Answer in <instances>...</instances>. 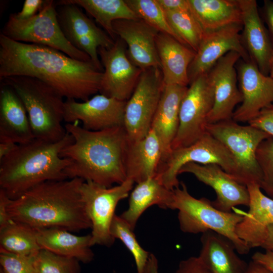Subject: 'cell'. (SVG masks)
<instances>
[{"label": "cell", "instance_id": "cell-5", "mask_svg": "<svg viewBox=\"0 0 273 273\" xmlns=\"http://www.w3.org/2000/svg\"><path fill=\"white\" fill-rule=\"evenodd\" d=\"M11 86L21 99L27 112L34 136L56 142L66 134L63 97L54 88L37 79L12 76L1 80Z\"/></svg>", "mask_w": 273, "mask_h": 273}, {"label": "cell", "instance_id": "cell-45", "mask_svg": "<svg viewBox=\"0 0 273 273\" xmlns=\"http://www.w3.org/2000/svg\"><path fill=\"white\" fill-rule=\"evenodd\" d=\"M244 273H273L262 264L251 260Z\"/></svg>", "mask_w": 273, "mask_h": 273}, {"label": "cell", "instance_id": "cell-20", "mask_svg": "<svg viewBox=\"0 0 273 273\" xmlns=\"http://www.w3.org/2000/svg\"><path fill=\"white\" fill-rule=\"evenodd\" d=\"M114 32L127 46L130 61L143 71L161 68L156 38L159 32L143 20H118L112 24Z\"/></svg>", "mask_w": 273, "mask_h": 273}, {"label": "cell", "instance_id": "cell-50", "mask_svg": "<svg viewBox=\"0 0 273 273\" xmlns=\"http://www.w3.org/2000/svg\"><path fill=\"white\" fill-rule=\"evenodd\" d=\"M269 73H270V76L273 78V53L272 55V57L270 61V68H269Z\"/></svg>", "mask_w": 273, "mask_h": 273}, {"label": "cell", "instance_id": "cell-42", "mask_svg": "<svg viewBox=\"0 0 273 273\" xmlns=\"http://www.w3.org/2000/svg\"><path fill=\"white\" fill-rule=\"evenodd\" d=\"M11 200L5 192L0 189V230L14 221L11 218L8 211V206Z\"/></svg>", "mask_w": 273, "mask_h": 273}, {"label": "cell", "instance_id": "cell-46", "mask_svg": "<svg viewBox=\"0 0 273 273\" xmlns=\"http://www.w3.org/2000/svg\"><path fill=\"white\" fill-rule=\"evenodd\" d=\"M18 145L15 143L10 141L0 142V160L14 151Z\"/></svg>", "mask_w": 273, "mask_h": 273}, {"label": "cell", "instance_id": "cell-27", "mask_svg": "<svg viewBox=\"0 0 273 273\" xmlns=\"http://www.w3.org/2000/svg\"><path fill=\"white\" fill-rule=\"evenodd\" d=\"M162 155L159 140L151 128L142 139L129 142L126 158L127 179L138 184L155 176L161 162Z\"/></svg>", "mask_w": 273, "mask_h": 273}, {"label": "cell", "instance_id": "cell-36", "mask_svg": "<svg viewBox=\"0 0 273 273\" xmlns=\"http://www.w3.org/2000/svg\"><path fill=\"white\" fill-rule=\"evenodd\" d=\"M79 262L44 249L33 257L35 273H81Z\"/></svg>", "mask_w": 273, "mask_h": 273}, {"label": "cell", "instance_id": "cell-8", "mask_svg": "<svg viewBox=\"0 0 273 273\" xmlns=\"http://www.w3.org/2000/svg\"><path fill=\"white\" fill-rule=\"evenodd\" d=\"M1 33L16 41L53 48L77 60L92 61L88 55L74 47L65 38L54 1H45L40 11L27 19H18L14 13L11 14Z\"/></svg>", "mask_w": 273, "mask_h": 273}, {"label": "cell", "instance_id": "cell-35", "mask_svg": "<svg viewBox=\"0 0 273 273\" xmlns=\"http://www.w3.org/2000/svg\"><path fill=\"white\" fill-rule=\"evenodd\" d=\"M125 1L139 19L143 20L159 32L170 35L183 44L170 26L164 12L157 0Z\"/></svg>", "mask_w": 273, "mask_h": 273}, {"label": "cell", "instance_id": "cell-23", "mask_svg": "<svg viewBox=\"0 0 273 273\" xmlns=\"http://www.w3.org/2000/svg\"><path fill=\"white\" fill-rule=\"evenodd\" d=\"M34 138L21 99L11 86L1 82L0 142L10 141L20 145Z\"/></svg>", "mask_w": 273, "mask_h": 273}, {"label": "cell", "instance_id": "cell-43", "mask_svg": "<svg viewBox=\"0 0 273 273\" xmlns=\"http://www.w3.org/2000/svg\"><path fill=\"white\" fill-rule=\"evenodd\" d=\"M164 12L190 10L188 0H157Z\"/></svg>", "mask_w": 273, "mask_h": 273}, {"label": "cell", "instance_id": "cell-28", "mask_svg": "<svg viewBox=\"0 0 273 273\" xmlns=\"http://www.w3.org/2000/svg\"><path fill=\"white\" fill-rule=\"evenodd\" d=\"M173 193L156 175L137 184L131 192L128 207L120 215L134 230L143 213L150 207L173 210Z\"/></svg>", "mask_w": 273, "mask_h": 273}, {"label": "cell", "instance_id": "cell-26", "mask_svg": "<svg viewBox=\"0 0 273 273\" xmlns=\"http://www.w3.org/2000/svg\"><path fill=\"white\" fill-rule=\"evenodd\" d=\"M199 258L213 273H244L248 263L228 238L212 231L202 234ZM238 253V252H237Z\"/></svg>", "mask_w": 273, "mask_h": 273}, {"label": "cell", "instance_id": "cell-10", "mask_svg": "<svg viewBox=\"0 0 273 273\" xmlns=\"http://www.w3.org/2000/svg\"><path fill=\"white\" fill-rule=\"evenodd\" d=\"M134 182L127 179L121 184L107 188L91 181H84L80 192L92 223L91 245L109 247L115 239L110 233L111 224L119 201L127 198Z\"/></svg>", "mask_w": 273, "mask_h": 273}, {"label": "cell", "instance_id": "cell-41", "mask_svg": "<svg viewBox=\"0 0 273 273\" xmlns=\"http://www.w3.org/2000/svg\"><path fill=\"white\" fill-rule=\"evenodd\" d=\"M44 2L43 0H25L21 10L17 13H14L15 16L20 20L29 19L40 11Z\"/></svg>", "mask_w": 273, "mask_h": 273}, {"label": "cell", "instance_id": "cell-25", "mask_svg": "<svg viewBox=\"0 0 273 273\" xmlns=\"http://www.w3.org/2000/svg\"><path fill=\"white\" fill-rule=\"evenodd\" d=\"M156 44L164 85L188 86V69L196 52L170 35L159 32Z\"/></svg>", "mask_w": 273, "mask_h": 273}, {"label": "cell", "instance_id": "cell-38", "mask_svg": "<svg viewBox=\"0 0 273 273\" xmlns=\"http://www.w3.org/2000/svg\"><path fill=\"white\" fill-rule=\"evenodd\" d=\"M0 264L3 273H35L33 257L0 251Z\"/></svg>", "mask_w": 273, "mask_h": 273}, {"label": "cell", "instance_id": "cell-33", "mask_svg": "<svg viewBox=\"0 0 273 273\" xmlns=\"http://www.w3.org/2000/svg\"><path fill=\"white\" fill-rule=\"evenodd\" d=\"M164 13L170 26L182 43L196 53L204 31L190 9Z\"/></svg>", "mask_w": 273, "mask_h": 273}, {"label": "cell", "instance_id": "cell-15", "mask_svg": "<svg viewBox=\"0 0 273 273\" xmlns=\"http://www.w3.org/2000/svg\"><path fill=\"white\" fill-rule=\"evenodd\" d=\"M126 102L102 94L82 102L66 99L64 121L68 123L80 121L83 128L92 131L124 126Z\"/></svg>", "mask_w": 273, "mask_h": 273}, {"label": "cell", "instance_id": "cell-49", "mask_svg": "<svg viewBox=\"0 0 273 273\" xmlns=\"http://www.w3.org/2000/svg\"><path fill=\"white\" fill-rule=\"evenodd\" d=\"M145 273H159L158 261L153 253L150 254Z\"/></svg>", "mask_w": 273, "mask_h": 273}, {"label": "cell", "instance_id": "cell-6", "mask_svg": "<svg viewBox=\"0 0 273 273\" xmlns=\"http://www.w3.org/2000/svg\"><path fill=\"white\" fill-rule=\"evenodd\" d=\"M180 187L173 190V210H178L180 230L193 234L214 231L231 241L239 254H247L251 249L238 236L236 231L243 214L219 210L207 198L197 199L192 196L184 182H180Z\"/></svg>", "mask_w": 273, "mask_h": 273}, {"label": "cell", "instance_id": "cell-3", "mask_svg": "<svg viewBox=\"0 0 273 273\" xmlns=\"http://www.w3.org/2000/svg\"><path fill=\"white\" fill-rule=\"evenodd\" d=\"M79 178L49 180L28 190L8 206L15 222L34 229L59 228L78 232L91 229L83 201Z\"/></svg>", "mask_w": 273, "mask_h": 273}, {"label": "cell", "instance_id": "cell-30", "mask_svg": "<svg viewBox=\"0 0 273 273\" xmlns=\"http://www.w3.org/2000/svg\"><path fill=\"white\" fill-rule=\"evenodd\" d=\"M190 9L204 32L242 24L238 0H188Z\"/></svg>", "mask_w": 273, "mask_h": 273}, {"label": "cell", "instance_id": "cell-16", "mask_svg": "<svg viewBox=\"0 0 273 273\" xmlns=\"http://www.w3.org/2000/svg\"><path fill=\"white\" fill-rule=\"evenodd\" d=\"M242 24H235L204 32L188 69L190 84L198 76L208 73L215 63L230 52H237L245 61L251 60L242 43Z\"/></svg>", "mask_w": 273, "mask_h": 273}, {"label": "cell", "instance_id": "cell-18", "mask_svg": "<svg viewBox=\"0 0 273 273\" xmlns=\"http://www.w3.org/2000/svg\"><path fill=\"white\" fill-rule=\"evenodd\" d=\"M242 59L236 52L231 51L221 58L208 72L214 87V101L208 118V124L232 119L235 107L243 101L237 86L236 65Z\"/></svg>", "mask_w": 273, "mask_h": 273}, {"label": "cell", "instance_id": "cell-4", "mask_svg": "<svg viewBox=\"0 0 273 273\" xmlns=\"http://www.w3.org/2000/svg\"><path fill=\"white\" fill-rule=\"evenodd\" d=\"M74 141L67 132L61 140L51 142L34 138L18 145L0 160V187L14 200L35 186L49 180L67 179L65 170L70 161L61 151Z\"/></svg>", "mask_w": 273, "mask_h": 273}, {"label": "cell", "instance_id": "cell-32", "mask_svg": "<svg viewBox=\"0 0 273 273\" xmlns=\"http://www.w3.org/2000/svg\"><path fill=\"white\" fill-rule=\"evenodd\" d=\"M40 249L34 228L14 221L0 230V251L34 257Z\"/></svg>", "mask_w": 273, "mask_h": 273}, {"label": "cell", "instance_id": "cell-13", "mask_svg": "<svg viewBox=\"0 0 273 273\" xmlns=\"http://www.w3.org/2000/svg\"><path fill=\"white\" fill-rule=\"evenodd\" d=\"M55 4L58 21L65 38L74 47L88 55L97 68L103 72L98 49L110 48L115 41L78 6L65 0L55 2Z\"/></svg>", "mask_w": 273, "mask_h": 273}, {"label": "cell", "instance_id": "cell-40", "mask_svg": "<svg viewBox=\"0 0 273 273\" xmlns=\"http://www.w3.org/2000/svg\"><path fill=\"white\" fill-rule=\"evenodd\" d=\"M175 273H213L198 256H192L180 261Z\"/></svg>", "mask_w": 273, "mask_h": 273}, {"label": "cell", "instance_id": "cell-19", "mask_svg": "<svg viewBox=\"0 0 273 273\" xmlns=\"http://www.w3.org/2000/svg\"><path fill=\"white\" fill-rule=\"evenodd\" d=\"M183 173L193 174L214 190L216 197L212 204L219 210L231 212L235 206H249L250 197L247 186L238 182L217 164L189 163L181 168L178 174Z\"/></svg>", "mask_w": 273, "mask_h": 273}, {"label": "cell", "instance_id": "cell-2", "mask_svg": "<svg viewBox=\"0 0 273 273\" xmlns=\"http://www.w3.org/2000/svg\"><path fill=\"white\" fill-rule=\"evenodd\" d=\"M65 128L74 139L60 153L70 162L64 171L67 178H79L107 188L127 179L129 142L124 126L92 131L75 122Z\"/></svg>", "mask_w": 273, "mask_h": 273}, {"label": "cell", "instance_id": "cell-39", "mask_svg": "<svg viewBox=\"0 0 273 273\" xmlns=\"http://www.w3.org/2000/svg\"><path fill=\"white\" fill-rule=\"evenodd\" d=\"M248 123V125L273 137V104L262 109Z\"/></svg>", "mask_w": 273, "mask_h": 273}, {"label": "cell", "instance_id": "cell-44", "mask_svg": "<svg viewBox=\"0 0 273 273\" xmlns=\"http://www.w3.org/2000/svg\"><path fill=\"white\" fill-rule=\"evenodd\" d=\"M252 260L259 263L273 272V252L265 250L256 252L252 256Z\"/></svg>", "mask_w": 273, "mask_h": 273}, {"label": "cell", "instance_id": "cell-22", "mask_svg": "<svg viewBox=\"0 0 273 273\" xmlns=\"http://www.w3.org/2000/svg\"><path fill=\"white\" fill-rule=\"evenodd\" d=\"M250 197L249 211L236 227L238 236L251 249L261 247L267 228L273 224V199L261 191L258 184L247 186Z\"/></svg>", "mask_w": 273, "mask_h": 273}, {"label": "cell", "instance_id": "cell-7", "mask_svg": "<svg viewBox=\"0 0 273 273\" xmlns=\"http://www.w3.org/2000/svg\"><path fill=\"white\" fill-rule=\"evenodd\" d=\"M206 131L232 154L236 167L234 178L246 186L252 184L260 186L262 173L256 151L262 141L272 136L249 125H241L233 119L208 124Z\"/></svg>", "mask_w": 273, "mask_h": 273}, {"label": "cell", "instance_id": "cell-17", "mask_svg": "<svg viewBox=\"0 0 273 273\" xmlns=\"http://www.w3.org/2000/svg\"><path fill=\"white\" fill-rule=\"evenodd\" d=\"M236 68L243 101L234 111L232 119L248 122L273 104V78L262 73L252 60L240 59Z\"/></svg>", "mask_w": 273, "mask_h": 273}, {"label": "cell", "instance_id": "cell-37", "mask_svg": "<svg viewBox=\"0 0 273 273\" xmlns=\"http://www.w3.org/2000/svg\"><path fill=\"white\" fill-rule=\"evenodd\" d=\"M256 158L262 173L260 187L273 199V138L262 141L257 148Z\"/></svg>", "mask_w": 273, "mask_h": 273}, {"label": "cell", "instance_id": "cell-1", "mask_svg": "<svg viewBox=\"0 0 273 273\" xmlns=\"http://www.w3.org/2000/svg\"><path fill=\"white\" fill-rule=\"evenodd\" d=\"M102 74L92 61L77 60L53 48L16 41L0 34V80L12 76L34 78L63 98L84 102L99 92Z\"/></svg>", "mask_w": 273, "mask_h": 273}, {"label": "cell", "instance_id": "cell-24", "mask_svg": "<svg viewBox=\"0 0 273 273\" xmlns=\"http://www.w3.org/2000/svg\"><path fill=\"white\" fill-rule=\"evenodd\" d=\"M188 87L178 85H164L151 127L156 133L161 145V164L168 158L172 151V144L179 127L180 106Z\"/></svg>", "mask_w": 273, "mask_h": 273}, {"label": "cell", "instance_id": "cell-14", "mask_svg": "<svg viewBox=\"0 0 273 273\" xmlns=\"http://www.w3.org/2000/svg\"><path fill=\"white\" fill-rule=\"evenodd\" d=\"M98 53L103 67L99 92L127 101L132 95L143 70L129 59L125 42L116 39L110 48L100 47Z\"/></svg>", "mask_w": 273, "mask_h": 273}, {"label": "cell", "instance_id": "cell-29", "mask_svg": "<svg viewBox=\"0 0 273 273\" xmlns=\"http://www.w3.org/2000/svg\"><path fill=\"white\" fill-rule=\"evenodd\" d=\"M41 249L77 259L84 263L91 262L94 253L91 249V234L78 236L59 228L35 229Z\"/></svg>", "mask_w": 273, "mask_h": 273}, {"label": "cell", "instance_id": "cell-34", "mask_svg": "<svg viewBox=\"0 0 273 273\" xmlns=\"http://www.w3.org/2000/svg\"><path fill=\"white\" fill-rule=\"evenodd\" d=\"M110 233L115 239L120 240L132 255L136 273H145L151 253L145 250L138 242L133 230L121 216L115 215Z\"/></svg>", "mask_w": 273, "mask_h": 273}, {"label": "cell", "instance_id": "cell-48", "mask_svg": "<svg viewBox=\"0 0 273 273\" xmlns=\"http://www.w3.org/2000/svg\"><path fill=\"white\" fill-rule=\"evenodd\" d=\"M261 247L273 252V224L267 226L265 238Z\"/></svg>", "mask_w": 273, "mask_h": 273}, {"label": "cell", "instance_id": "cell-47", "mask_svg": "<svg viewBox=\"0 0 273 273\" xmlns=\"http://www.w3.org/2000/svg\"><path fill=\"white\" fill-rule=\"evenodd\" d=\"M264 10L267 23L273 35V2L265 1Z\"/></svg>", "mask_w": 273, "mask_h": 273}, {"label": "cell", "instance_id": "cell-11", "mask_svg": "<svg viewBox=\"0 0 273 273\" xmlns=\"http://www.w3.org/2000/svg\"><path fill=\"white\" fill-rule=\"evenodd\" d=\"M189 85L180 104L179 127L172 150L193 144L207 132V118L214 101L212 83L206 73Z\"/></svg>", "mask_w": 273, "mask_h": 273}, {"label": "cell", "instance_id": "cell-31", "mask_svg": "<svg viewBox=\"0 0 273 273\" xmlns=\"http://www.w3.org/2000/svg\"><path fill=\"white\" fill-rule=\"evenodd\" d=\"M83 8L94 17L105 32L115 41L113 22L118 20L139 19L123 0H65Z\"/></svg>", "mask_w": 273, "mask_h": 273}, {"label": "cell", "instance_id": "cell-9", "mask_svg": "<svg viewBox=\"0 0 273 273\" xmlns=\"http://www.w3.org/2000/svg\"><path fill=\"white\" fill-rule=\"evenodd\" d=\"M189 163L215 164L233 178L236 174V164L230 151L206 132L193 144L172 150L168 158L160 164L157 176L165 187L173 190L180 185L177 178L179 170Z\"/></svg>", "mask_w": 273, "mask_h": 273}, {"label": "cell", "instance_id": "cell-12", "mask_svg": "<svg viewBox=\"0 0 273 273\" xmlns=\"http://www.w3.org/2000/svg\"><path fill=\"white\" fill-rule=\"evenodd\" d=\"M164 86L161 68L143 71L125 106L124 127L129 143L142 139L149 132Z\"/></svg>", "mask_w": 273, "mask_h": 273}, {"label": "cell", "instance_id": "cell-21", "mask_svg": "<svg viewBox=\"0 0 273 273\" xmlns=\"http://www.w3.org/2000/svg\"><path fill=\"white\" fill-rule=\"evenodd\" d=\"M242 12L241 39L251 60L260 71L269 72L273 50L259 15L255 0H238Z\"/></svg>", "mask_w": 273, "mask_h": 273}]
</instances>
